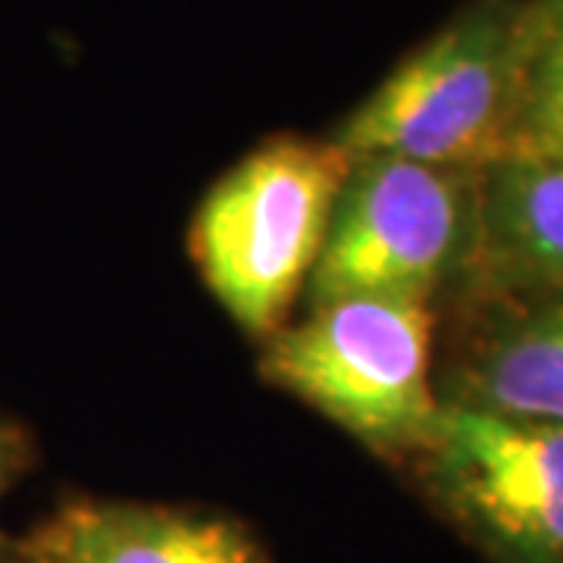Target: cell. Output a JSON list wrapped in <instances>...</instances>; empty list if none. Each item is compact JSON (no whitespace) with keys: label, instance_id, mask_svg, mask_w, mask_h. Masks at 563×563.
Segmentation results:
<instances>
[{"label":"cell","instance_id":"cell-1","mask_svg":"<svg viewBox=\"0 0 563 563\" xmlns=\"http://www.w3.org/2000/svg\"><path fill=\"white\" fill-rule=\"evenodd\" d=\"M347 157L329 139L263 141L210 185L188 229L198 276L244 335L266 342L303 295Z\"/></svg>","mask_w":563,"mask_h":563},{"label":"cell","instance_id":"cell-2","mask_svg":"<svg viewBox=\"0 0 563 563\" xmlns=\"http://www.w3.org/2000/svg\"><path fill=\"white\" fill-rule=\"evenodd\" d=\"M432 335V303L335 298L263 342L261 376L373 454L417 457L442 413Z\"/></svg>","mask_w":563,"mask_h":563},{"label":"cell","instance_id":"cell-3","mask_svg":"<svg viewBox=\"0 0 563 563\" xmlns=\"http://www.w3.org/2000/svg\"><path fill=\"white\" fill-rule=\"evenodd\" d=\"M520 0H476L410 51L325 139L347 161L483 169L507 154L517 103Z\"/></svg>","mask_w":563,"mask_h":563},{"label":"cell","instance_id":"cell-4","mask_svg":"<svg viewBox=\"0 0 563 563\" xmlns=\"http://www.w3.org/2000/svg\"><path fill=\"white\" fill-rule=\"evenodd\" d=\"M479 169L432 166L391 154L347 163L303 303L413 298L432 303L463 279L476 232Z\"/></svg>","mask_w":563,"mask_h":563},{"label":"cell","instance_id":"cell-5","mask_svg":"<svg viewBox=\"0 0 563 563\" xmlns=\"http://www.w3.org/2000/svg\"><path fill=\"white\" fill-rule=\"evenodd\" d=\"M429 495L495 563H563V426L442 404L413 457Z\"/></svg>","mask_w":563,"mask_h":563},{"label":"cell","instance_id":"cell-6","mask_svg":"<svg viewBox=\"0 0 563 563\" xmlns=\"http://www.w3.org/2000/svg\"><path fill=\"white\" fill-rule=\"evenodd\" d=\"M463 279L479 298L563 291V161L504 157L479 169L476 232Z\"/></svg>","mask_w":563,"mask_h":563},{"label":"cell","instance_id":"cell-7","mask_svg":"<svg viewBox=\"0 0 563 563\" xmlns=\"http://www.w3.org/2000/svg\"><path fill=\"white\" fill-rule=\"evenodd\" d=\"M20 551L35 563H269L229 517L132 501L66 504Z\"/></svg>","mask_w":563,"mask_h":563},{"label":"cell","instance_id":"cell-8","mask_svg":"<svg viewBox=\"0 0 563 563\" xmlns=\"http://www.w3.org/2000/svg\"><path fill=\"white\" fill-rule=\"evenodd\" d=\"M501 303L448 373L442 404L563 426V291Z\"/></svg>","mask_w":563,"mask_h":563},{"label":"cell","instance_id":"cell-9","mask_svg":"<svg viewBox=\"0 0 563 563\" xmlns=\"http://www.w3.org/2000/svg\"><path fill=\"white\" fill-rule=\"evenodd\" d=\"M517 44V103L504 157L563 161V0H520Z\"/></svg>","mask_w":563,"mask_h":563},{"label":"cell","instance_id":"cell-10","mask_svg":"<svg viewBox=\"0 0 563 563\" xmlns=\"http://www.w3.org/2000/svg\"><path fill=\"white\" fill-rule=\"evenodd\" d=\"M32 463H35L32 432L20 420L0 413V501L32 470ZM16 554H20V544L10 542V536L0 529V563H13Z\"/></svg>","mask_w":563,"mask_h":563},{"label":"cell","instance_id":"cell-11","mask_svg":"<svg viewBox=\"0 0 563 563\" xmlns=\"http://www.w3.org/2000/svg\"><path fill=\"white\" fill-rule=\"evenodd\" d=\"M13 563H35V561H29V558H25V554L20 551V554H16V561H13Z\"/></svg>","mask_w":563,"mask_h":563}]
</instances>
